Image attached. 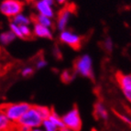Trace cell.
Returning <instances> with one entry per match:
<instances>
[{
    "mask_svg": "<svg viewBox=\"0 0 131 131\" xmlns=\"http://www.w3.org/2000/svg\"><path fill=\"white\" fill-rule=\"evenodd\" d=\"M20 29H21L22 35L25 38H29L32 35V28L29 27V25H21L20 26Z\"/></svg>",
    "mask_w": 131,
    "mask_h": 131,
    "instance_id": "cell-21",
    "label": "cell"
},
{
    "mask_svg": "<svg viewBox=\"0 0 131 131\" xmlns=\"http://www.w3.org/2000/svg\"><path fill=\"white\" fill-rule=\"evenodd\" d=\"M55 1H56V3L58 5H64L67 3L68 0H55Z\"/></svg>",
    "mask_w": 131,
    "mask_h": 131,
    "instance_id": "cell-27",
    "label": "cell"
},
{
    "mask_svg": "<svg viewBox=\"0 0 131 131\" xmlns=\"http://www.w3.org/2000/svg\"><path fill=\"white\" fill-rule=\"evenodd\" d=\"M94 114L97 117L102 119V120H107L108 119V111H107L105 105L101 102H97L94 105Z\"/></svg>",
    "mask_w": 131,
    "mask_h": 131,
    "instance_id": "cell-11",
    "label": "cell"
},
{
    "mask_svg": "<svg viewBox=\"0 0 131 131\" xmlns=\"http://www.w3.org/2000/svg\"><path fill=\"white\" fill-rule=\"evenodd\" d=\"M24 8V3L21 0H2L0 3V12L7 18H13L21 13Z\"/></svg>",
    "mask_w": 131,
    "mask_h": 131,
    "instance_id": "cell-4",
    "label": "cell"
},
{
    "mask_svg": "<svg viewBox=\"0 0 131 131\" xmlns=\"http://www.w3.org/2000/svg\"><path fill=\"white\" fill-rule=\"evenodd\" d=\"M11 21H13L14 23L19 25V26H21V25H29L31 23L30 18L28 17V16L23 13V12H21V13L15 16V17L12 18Z\"/></svg>",
    "mask_w": 131,
    "mask_h": 131,
    "instance_id": "cell-14",
    "label": "cell"
},
{
    "mask_svg": "<svg viewBox=\"0 0 131 131\" xmlns=\"http://www.w3.org/2000/svg\"><path fill=\"white\" fill-rule=\"evenodd\" d=\"M18 131H31V128L30 127H27V126H23V125H18Z\"/></svg>",
    "mask_w": 131,
    "mask_h": 131,
    "instance_id": "cell-25",
    "label": "cell"
},
{
    "mask_svg": "<svg viewBox=\"0 0 131 131\" xmlns=\"http://www.w3.org/2000/svg\"><path fill=\"white\" fill-rule=\"evenodd\" d=\"M59 39L61 43L65 44L67 46L71 48L74 49V50H79L81 48L82 44V38L80 35L76 34L75 32L69 29H64L61 31L59 35Z\"/></svg>",
    "mask_w": 131,
    "mask_h": 131,
    "instance_id": "cell-6",
    "label": "cell"
},
{
    "mask_svg": "<svg viewBox=\"0 0 131 131\" xmlns=\"http://www.w3.org/2000/svg\"><path fill=\"white\" fill-rule=\"evenodd\" d=\"M16 38H17V36L10 29L4 31V32L0 34V43L3 44V45H8V44H10L11 42H13L15 40Z\"/></svg>",
    "mask_w": 131,
    "mask_h": 131,
    "instance_id": "cell-12",
    "label": "cell"
},
{
    "mask_svg": "<svg viewBox=\"0 0 131 131\" xmlns=\"http://www.w3.org/2000/svg\"><path fill=\"white\" fill-rule=\"evenodd\" d=\"M35 9L39 15L47 16L51 18L55 16V10L53 8V6L47 3L45 0H36Z\"/></svg>",
    "mask_w": 131,
    "mask_h": 131,
    "instance_id": "cell-8",
    "label": "cell"
},
{
    "mask_svg": "<svg viewBox=\"0 0 131 131\" xmlns=\"http://www.w3.org/2000/svg\"><path fill=\"white\" fill-rule=\"evenodd\" d=\"M11 129V121L7 115L0 109V131H9Z\"/></svg>",
    "mask_w": 131,
    "mask_h": 131,
    "instance_id": "cell-13",
    "label": "cell"
},
{
    "mask_svg": "<svg viewBox=\"0 0 131 131\" xmlns=\"http://www.w3.org/2000/svg\"><path fill=\"white\" fill-rule=\"evenodd\" d=\"M74 70L77 74L85 78L94 79V70H93V60L91 56L84 54L77 59L74 63Z\"/></svg>",
    "mask_w": 131,
    "mask_h": 131,
    "instance_id": "cell-3",
    "label": "cell"
},
{
    "mask_svg": "<svg viewBox=\"0 0 131 131\" xmlns=\"http://www.w3.org/2000/svg\"><path fill=\"white\" fill-rule=\"evenodd\" d=\"M30 106L31 105L28 103L10 104V105H5L1 110L7 115L11 122L18 123L20 117L30 108Z\"/></svg>",
    "mask_w": 131,
    "mask_h": 131,
    "instance_id": "cell-2",
    "label": "cell"
},
{
    "mask_svg": "<svg viewBox=\"0 0 131 131\" xmlns=\"http://www.w3.org/2000/svg\"><path fill=\"white\" fill-rule=\"evenodd\" d=\"M41 126L43 127V128L45 131H57V130H59L58 127H57L56 125H55L52 121H50L49 118L44 119Z\"/></svg>",
    "mask_w": 131,
    "mask_h": 131,
    "instance_id": "cell-17",
    "label": "cell"
},
{
    "mask_svg": "<svg viewBox=\"0 0 131 131\" xmlns=\"http://www.w3.org/2000/svg\"><path fill=\"white\" fill-rule=\"evenodd\" d=\"M31 131H45V130H44V129H40V128H39V127H36V128L31 129Z\"/></svg>",
    "mask_w": 131,
    "mask_h": 131,
    "instance_id": "cell-30",
    "label": "cell"
},
{
    "mask_svg": "<svg viewBox=\"0 0 131 131\" xmlns=\"http://www.w3.org/2000/svg\"><path fill=\"white\" fill-rule=\"evenodd\" d=\"M49 119H50V121H52L53 123H54L55 125H56L57 127H58V128H61V127H65L63 124V122H62V119H61V116L58 115V114L56 113L55 111H51V113H50V116H49Z\"/></svg>",
    "mask_w": 131,
    "mask_h": 131,
    "instance_id": "cell-16",
    "label": "cell"
},
{
    "mask_svg": "<svg viewBox=\"0 0 131 131\" xmlns=\"http://www.w3.org/2000/svg\"><path fill=\"white\" fill-rule=\"evenodd\" d=\"M123 94H124L126 99H127L128 102H130L131 103V92H126V93H123Z\"/></svg>",
    "mask_w": 131,
    "mask_h": 131,
    "instance_id": "cell-26",
    "label": "cell"
},
{
    "mask_svg": "<svg viewBox=\"0 0 131 131\" xmlns=\"http://www.w3.org/2000/svg\"><path fill=\"white\" fill-rule=\"evenodd\" d=\"M59 131H72V130H71L70 128H68V127H61V128H60Z\"/></svg>",
    "mask_w": 131,
    "mask_h": 131,
    "instance_id": "cell-28",
    "label": "cell"
},
{
    "mask_svg": "<svg viewBox=\"0 0 131 131\" xmlns=\"http://www.w3.org/2000/svg\"><path fill=\"white\" fill-rule=\"evenodd\" d=\"M33 73H34V68L30 67V66H27V67L23 68L21 71V75L23 77H26V78L31 76Z\"/></svg>",
    "mask_w": 131,
    "mask_h": 131,
    "instance_id": "cell-22",
    "label": "cell"
},
{
    "mask_svg": "<svg viewBox=\"0 0 131 131\" xmlns=\"http://www.w3.org/2000/svg\"><path fill=\"white\" fill-rule=\"evenodd\" d=\"M64 126L72 131H80L82 128V119L79 114V110L73 107L69 112L61 116Z\"/></svg>",
    "mask_w": 131,
    "mask_h": 131,
    "instance_id": "cell-5",
    "label": "cell"
},
{
    "mask_svg": "<svg viewBox=\"0 0 131 131\" xmlns=\"http://www.w3.org/2000/svg\"><path fill=\"white\" fill-rule=\"evenodd\" d=\"M47 64H48V62H47L46 60L43 59V58H40V59H39L36 61L35 67L37 70H41V69H44V68L46 67Z\"/></svg>",
    "mask_w": 131,
    "mask_h": 131,
    "instance_id": "cell-23",
    "label": "cell"
},
{
    "mask_svg": "<svg viewBox=\"0 0 131 131\" xmlns=\"http://www.w3.org/2000/svg\"><path fill=\"white\" fill-rule=\"evenodd\" d=\"M43 120L44 119L40 116L38 106L36 105V106H30V108L20 117V119L17 124L27 126V127L33 129L40 127Z\"/></svg>",
    "mask_w": 131,
    "mask_h": 131,
    "instance_id": "cell-1",
    "label": "cell"
},
{
    "mask_svg": "<svg viewBox=\"0 0 131 131\" xmlns=\"http://www.w3.org/2000/svg\"><path fill=\"white\" fill-rule=\"evenodd\" d=\"M27 1H29V2H34V1H36V0H27Z\"/></svg>",
    "mask_w": 131,
    "mask_h": 131,
    "instance_id": "cell-31",
    "label": "cell"
},
{
    "mask_svg": "<svg viewBox=\"0 0 131 131\" xmlns=\"http://www.w3.org/2000/svg\"><path fill=\"white\" fill-rule=\"evenodd\" d=\"M103 47L107 52H112L114 50V41L110 37H106L103 41Z\"/></svg>",
    "mask_w": 131,
    "mask_h": 131,
    "instance_id": "cell-20",
    "label": "cell"
},
{
    "mask_svg": "<svg viewBox=\"0 0 131 131\" xmlns=\"http://www.w3.org/2000/svg\"><path fill=\"white\" fill-rule=\"evenodd\" d=\"M33 35L38 38H42V39H52V31L50 28L45 27L43 25L34 22L32 28Z\"/></svg>",
    "mask_w": 131,
    "mask_h": 131,
    "instance_id": "cell-9",
    "label": "cell"
},
{
    "mask_svg": "<svg viewBox=\"0 0 131 131\" xmlns=\"http://www.w3.org/2000/svg\"><path fill=\"white\" fill-rule=\"evenodd\" d=\"M47 3H49L50 5H51V6H53L54 5V3H56V1L55 0H45Z\"/></svg>",
    "mask_w": 131,
    "mask_h": 131,
    "instance_id": "cell-29",
    "label": "cell"
},
{
    "mask_svg": "<svg viewBox=\"0 0 131 131\" xmlns=\"http://www.w3.org/2000/svg\"><path fill=\"white\" fill-rule=\"evenodd\" d=\"M75 74H76V72H72L71 71H64L61 74V80L64 83H70L74 79Z\"/></svg>",
    "mask_w": 131,
    "mask_h": 131,
    "instance_id": "cell-19",
    "label": "cell"
},
{
    "mask_svg": "<svg viewBox=\"0 0 131 131\" xmlns=\"http://www.w3.org/2000/svg\"><path fill=\"white\" fill-rule=\"evenodd\" d=\"M9 29L17 36V38L24 39V37H23V35H22V32H21V29H20L19 25L16 24V23H14L13 21H11L10 24H9Z\"/></svg>",
    "mask_w": 131,
    "mask_h": 131,
    "instance_id": "cell-18",
    "label": "cell"
},
{
    "mask_svg": "<svg viewBox=\"0 0 131 131\" xmlns=\"http://www.w3.org/2000/svg\"><path fill=\"white\" fill-rule=\"evenodd\" d=\"M92 131H97V130H96V129H93Z\"/></svg>",
    "mask_w": 131,
    "mask_h": 131,
    "instance_id": "cell-32",
    "label": "cell"
},
{
    "mask_svg": "<svg viewBox=\"0 0 131 131\" xmlns=\"http://www.w3.org/2000/svg\"><path fill=\"white\" fill-rule=\"evenodd\" d=\"M116 79L123 93L131 92V74H125L119 72L116 75Z\"/></svg>",
    "mask_w": 131,
    "mask_h": 131,
    "instance_id": "cell-10",
    "label": "cell"
},
{
    "mask_svg": "<svg viewBox=\"0 0 131 131\" xmlns=\"http://www.w3.org/2000/svg\"><path fill=\"white\" fill-rule=\"evenodd\" d=\"M116 115L119 117V119H120L121 121H123L125 124H127L128 127H131V118L129 117V116H126V115H123V114L116 113Z\"/></svg>",
    "mask_w": 131,
    "mask_h": 131,
    "instance_id": "cell-24",
    "label": "cell"
},
{
    "mask_svg": "<svg viewBox=\"0 0 131 131\" xmlns=\"http://www.w3.org/2000/svg\"><path fill=\"white\" fill-rule=\"evenodd\" d=\"M35 22L37 23H39V24L43 25L45 27H48V28H50L53 26V20L51 18H49L47 16H43V15H39L38 14L35 17Z\"/></svg>",
    "mask_w": 131,
    "mask_h": 131,
    "instance_id": "cell-15",
    "label": "cell"
},
{
    "mask_svg": "<svg viewBox=\"0 0 131 131\" xmlns=\"http://www.w3.org/2000/svg\"><path fill=\"white\" fill-rule=\"evenodd\" d=\"M72 16V9L71 7H66L62 9L58 15V18L56 21V28L60 31H62L66 29L68 26V23L70 22Z\"/></svg>",
    "mask_w": 131,
    "mask_h": 131,
    "instance_id": "cell-7",
    "label": "cell"
}]
</instances>
